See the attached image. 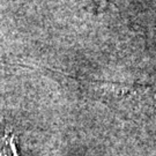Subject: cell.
I'll use <instances>...</instances> for the list:
<instances>
[{
  "label": "cell",
  "instance_id": "cell-1",
  "mask_svg": "<svg viewBox=\"0 0 156 156\" xmlns=\"http://www.w3.org/2000/svg\"><path fill=\"white\" fill-rule=\"evenodd\" d=\"M0 156H19L15 146V135L6 132L0 136Z\"/></svg>",
  "mask_w": 156,
  "mask_h": 156
}]
</instances>
